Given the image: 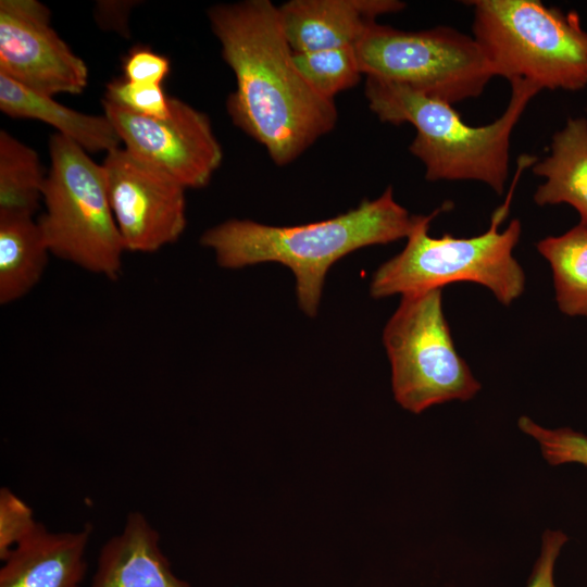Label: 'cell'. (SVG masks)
Here are the masks:
<instances>
[{
	"label": "cell",
	"mask_w": 587,
	"mask_h": 587,
	"mask_svg": "<svg viewBox=\"0 0 587 587\" xmlns=\"http://www.w3.org/2000/svg\"><path fill=\"white\" fill-rule=\"evenodd\" d=\"M207 14L236 77L226 101L229 117L276 165L294 162L335 128V101L315 92L297 70L278 7L245 0L214 4Z\"/></svg>",
	"instance_id": "cell-1"
},
{
	"label": "cell",
	"mask_w": 587,
	"mask_h": 587,
	"mask_svg": "<svg viewBox=\"0 0 587 587\" xmlns=\"http://www.w3.org/2000/svg\"><path fill=\"white\" fill-rule=\"evenodd\" d=\"M425 217L410 214L388 187L378 198L320 222L272 226L232 218L207 229L200 243L214 252L224 268L284 264L296 277L300 309L314 316L325 276L335 262L363 247L408 238Z\"/></svg>",
	"instance_id": "cell-2"
},
{
	"label": "cell",
	"mask_w": 587,
	"mask_h": 587,
	"mask_svg": "<svg viewBox=\"0 0 587 587\" xmlns=\"http://www.w3.org/2000/svg\"><path fill=\"white\" fill-rule=\"evenodd\" d=\"M510 85L503 114L483 126L465 124L452 104L403 85L366 77L364 95L379 121L409 123L415 128L409 150L424 164L427 180H478L500 195L509 175L512 130L528 102L541 91L526 80Z\"/></svg>",
	"instance_id": "cell-3"
},
{
	"label": "cell",
	"mask_w": 587,
	"mask_h": 587,
	"mask_svg": "<svg viewBox=\"0 0 587 587\" xmlns=\"http://www.w3.org/2000/svg\"><path fill=\"white\" fill-rule=\"evenodd\" d=\"M473 35L495 76L541 90L587 86V32L577 12L538 0H474Z\"/></svg>",
	"instance_id": "cell-4"
},
{
	"label": "cell",
	"mask_w": 587,
	"mask_h": 587,
	"mask_svg": "<svg viewBox=\"0 0 587 587\" xmlns=\"http://www.w3.org/2000/svg\"><path fill=\"white\" fill-rule=\"evenodd\" d=\"M510 198L511 193L492 213L489 228L474 237L428 235L432 220L451 208V203L426 215L407 238L403 250L375 271L370 283L371 296H403L471 282L487 287L500 303L511 304L524 291L525 274L513 257L522 232L521 222L515 218L503 232L498 229L508 215Z\"/></svg>",
	"instance_id": "cell-5"
},
{
	"label": "cell",
	"mask_w": 587,
	"mask_h": 587,
	"mask_svg": "<svg viewBox=\"0 0 587 587\" xmlns=\"http://www.w3.org/2000/svg\"><path fill=\"white\" fill-rule=\"evenodd\" d=\"M50 170L37 220L51 254L117 279L126 251L110 205L101 164L68 138L49 139Z\"/></svg>",
	"instance_id": "cell-6"
},
{
	"label": "cell",
	"mask_w": 587,
	"mask_h": 587,
	"mask_svg": "<svg viewBox=\"0 0 587 587\" xmlns=\"http://www.w3.org/2000/svg\"><path fill=\"white\" fill-rule=\"evenodd\" d=\"M362 74L450 104L478 97L495 76L472 37L447 26L373 25L355 46Z\"/></svg>",
	"instance_id": "cell-7"
},
{
	"label": "cell",
	"mask_w": 587,
	"mask_h": 587,
	"mask_svg": "<svg viewBox=\"0 0 587 587\" xmlns=\"http://www.w3.org/2000/svg\"><path fill=\"white\" fill-rule=\"evenodd\" d=\"M383 342L395 399L408 411L419 414L435 404L465 401L480 389L455 349L441 289L403 295L384 328Z\"/></svg>",
	"instance_id": "cell-8"
},
{
	"label": "cell",
	"mask_w": 587,
	"mask_h": 587,
	"mask_svg": "<svg viewBox=\"0 0 587 587\" xmlns=\"http://www.w3.org/2000/svg\"><path fill=\"white\" fill-rule=\"evenodd\" d=\"M104 115L125 149L187 188L205 187L223 161L210 118L182 99L170 97L166 117H146L102 100Z\"/></svg>",
	"instance_id": "cell-9"
},
{
	"label": "cell",
	"mask_w": 587,
	"mask_h": 587,
	"mask_svg": "<svg viewBox=\"0 0 587 587\" xmlns=\"http://www.w3.org/2000/svg\"><path fill=\"white\" fill-rule=\"evenodd\" d=\"M110 205L126 251L151 253L185 230L186 188L125 148L101 164Z\"/></svg>",
	"instance_id": "cell-10"
},
{
	"label": "cell",
	"mask_w": 587,
	"mask_h": 587,
	"mask_svg": "<svg viewBox=\"0 0 587 587\" xmlns=\"http://www.w3.org/2000/svg\"><path fill=\"white\" fill-rule=\"evenodd\" d=\"M0 73L47 96L79 95L88 84L84 60L51 26L37 0L0 1Z\"/></svg>",
	"instance_id": "cell-11"
},
{
	"label": "cell",
	"mask_w": 587,
	"mask_h": 587,
	"mask_svg": "<svg viewBox=\"0 0 587 587\" xmlns=\"http://www.w3.org/2000/svg\"><path fill=\"white\" fill-rule=\"evenodd\" d=\"M405 8L399 0H290L278 7L294 52L355 47L377 17Z\"/></svg>",
	"instance_id": "cell-12"
},
{
	"label": "cell",
	"mask_w": 587,
	"mask_h": 587,
	"mask_svg": "<svg viewBox=\"0 0 587 587\" xmlns=\"http://www.w3.org/2000/svg\"><path fill=\"white\" fill-rule=\"evenodd\" d=\"M90 587H191L173 571L157 528L130 511L120 533L100 549Z\"/></svg>",
	"instance_id": "cell-13"
},
{
	"label": "cell",
	"mask_w": 587,
	"mask_h": 587,
	"mask_svg": "<svg viewBox=\"0 0 587 587\" xmlns=\"http://www.w3.org/2000/svg\"><path fill=\"white\" fill-rule=\"evenodd\" d=\"M92 527L50 532L41 523L2 561L0 587H82Z\"/></svg>",
	"instance_id": "cell-14"
},
{
	"label": "cell",
	"mask_w": 587,
	"mask_h": 587,
	"mask_svg": "<svg viewBox=\"0 0 587 587\" xmlns=\"http://www.w3.org/2000/svg\"><path fill=\"white\" fill-rule=\"evenodd\" d=\"M0 110L12 118H29L51 125L57 133L87 152H110L121 138L103 115H90L67 108L51 96L39 93L0 73Z\"/></svg>",
	"instance_id": "cell-15"
},
{
	"label": "cell",
	"mask_w": 587,
	"mask_h": 587,
	"mask_svg": "<svg viewBox=\"0 0 587 587\" xmlns=\"http://www.w3.org/2000/svg\"><path fill=\"white\" fill-rule=\"evenodd\" d=\"M546 178L534 193L536 204L566 203L576 209L579 223L587 225V120L571 117L552 136L550 154L533 167Z\"/></svg>",
	"instance_id": "cell-16"
},
{
	"label": "cell",
	"mask_w": 587,
	"mask_h": 587,
	"mask_svg": "<svg viewBox=\"0 0 587 587\" xmlns=\"http://www.w3.org/2000/svg\"><path fill=\"white\" fill-rule=\"evenodd\" d=\"M49 248L33 217L0 215V303L26 296L39 283Z\"/></svg>",
	"instance_id": "cell-17"
},
{
	"label": "cell",
	"mask_w": 587,
	"mask_h": 587,
	"mask_svg": "<svg viewBox=\"0 0 587 587\" xmlns=\"http://www.w3.org/2000/svg\"><path fill=\"white\" fill-rule=\"evenodd\" d=\"M536 248L551 266L559 310L587 316V225L578 223L560 236H548Z\"/></svg>",
	"instance_id": "cell-18"
},
{
	"label": "cell",
	"mask_w": 587,
	"mask_h": 587,
	"mask_svg": "<svg viewBox=\"0 0 587 587\" xmlns=\"http://www.w3.org/2000/svg\"><path fill=\"white\" fill-rule=\"evenodd\" d=\"M45 174L38 153L0 130V215L33 217L42 202Z\"/></svg>",
	"instance_id": "cell-19"
},
{
	"label": "cell",
	"mask_w": 587,
	"mask_h": 587,
	"mask_svg": "<svg viewBox=\"0 0 587 587\" xmlns=\"http://www.w3.org/2000/svg\"><path fill=\"white\" fill-rule=\"evenodd\" d=\"M294 61L309 86L329 100L355 86L362 75L355 47L294 52Z\"/></svg>",
	"instance_id": "cell-20"
},
{
	"label": "cell",
	"mask_w": 587,
	"mask_h": 587,
	"mask_svg": "<svg viewBox=\"0 0 587 587\" xmlns=\"http://www.w3.org/2000/svg\"><path fill=\"white\" fill-rule=\"evenodd\" d=\"M519 427L534 437L545 460L551 465L580 463L587 465V436L569 427L548 429L527 416L519 419Z\"/></svg>",
	"instance_id": "cell-21"
},
{
	"label": "cell",
	"mask_w": 587,
	"mask_h": 587,
	"mask_svg": "<svg viewBox=\"0 0 587 587\" xmlns=\"http://www.w3.org/2000/svg\"><path fill=\"white\" fill-rule=\"evenodd\" d=\"M104 100L146 117L163 118L170 113V97L162 85L115 78L107 84Z\"/></svg>",
	"instance_id": "cell-22"
},
{
	"label": "cell",
	"mask_w": 587,
	"mask_h": 587,
	"mask_svg": "<svg viewBox=\"0 0 587 587\" xmlns=\"http://www.w3.org/2000/svg\"><path fill=\"white\" fill-rule=\"evenodd\" d=\"M33 509L8 487L0 488V560L10 553L39 527Z\"/></svg>",
	"instance_id": "cell-23"
},
{
	"label": "cell",
	"mask_w": 587,
	"mask_h": 587,
	"mask_svg": "<svg viewBox=\"0 0 587 587\" xmlns=\"http://www.w3.org/2000/svg\"><path fill=\"white\" fill-rule=\"evenodd\" d=\"M124 78L140 84L162 85L168 75L170 60L146 46L134 47L123 59Z\"/></svg>",
	"instance_id": "cell-24"
},
{
	"label": "cell",
	"mask_w": 587,
	"mask_h": 587,
	"mask_svg": "<svg viewBox=\"0 0 587 587\" xmlns=\"http://www.w3.org/2000/svg\"><path fill=\"white\" fill-rule=\"evenodd\" d=\"M567 536L561 530L547 529L542 535L540 555L537 559L527 587H557L553 580V570L562 546Z\"/></svg>",
	"instance_id": "cell-25"
},
{
	"label": "cell",
	"mask_w": 587,
	"mask_h": 587,
	"mask_svg": "<svg viewBox=\"0 0 587 587\" xmlns=\"http://www.w3.org/2000/svg\"><path fill=\"white\" fill-rule=\"evenodd\" d=\"M137 3L136 0H100L95 8V20L103 30L129 38V15Z\"/></svg>",
	"instance_id": "cell-26"
}]
</instances>
